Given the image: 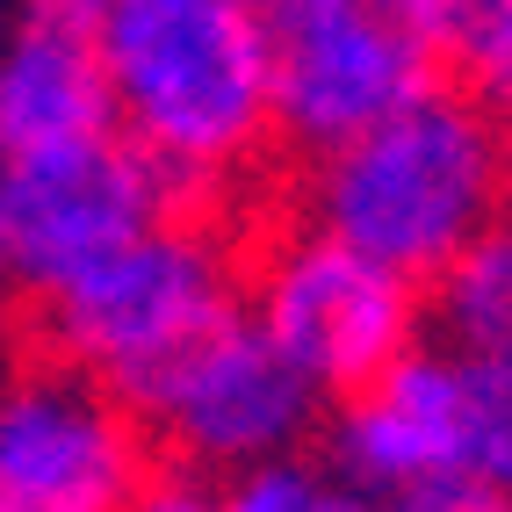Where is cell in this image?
<instances>
[{
	"mask_svg": "<svg viewBox=\"0 0 512 512\" xmlns=\"http://www.w3.org/2000/svg\"><path fill=\"white\" fill-rule=\"evenodd\" d=\"M94 58L116 130L188 210H217L275 152L260 0H109Z\"/></svg>",
	"mask_w": 512,
	"mask_h": 512,
	"instance_id": "1",
	"label": "cell"
},
{
	"mask_svg": "<svg viewBox=\"0 0 512 512\" xmlns=\"http://www.w3.org/2000/svg\"><path fill=\"white\" fill-rule=\"evenodd\" d=\"M512 202L498 116L476 87L440 80L361 138L303 159L296 217L354 253L412 275L419 289Z\"/></svg>",
	"mask_w": 512,
	"mask_h": 512,
	"instance_id": "2",
	"label": "cell"
},
{
	"mask_svg": "<svg viewBox=\"0 0 512 512\" xmlns=\"http://www.w3.org/2000/svg\"><path fill=\"white\" fill-rule=\"evenodd\" d=\"M22 311L37 354L73 361L145 412L166 375L246 311V246L217 224V210H166Z\"/></svg>",
	"mask_w": 512,
	"mask_h": 512,
	"instance_id": "3",
	"label": "cell"
},
{
	"mask_svg": "<svg viewBox=\"0 0 512 512\" xmlns=\"http://www.w3.org/2000/svg\"><path fill=\"white\" fill-rule=\"evenodd\" d=\"M246 318L325 404H339L426 339V289L289 217L246 246Z\"/></svg>",
	"mask_w": 512,
	"mask_h": 512,
	"instance_id": "4",
	"label": "cell"
},
{
	"mask_svg": "<svg viewBox=\"0 0 512 512\" xmlns=\"http://www.w3.org/2000/svg\"><path fill=\"white\" fill-rule=\"evenodd\" d=\"M275 152L318 159L440 87V65L404 0H260Z\"/></svg>",
	"mask_w": 512,
	"mask_h": 512,
	"instance_id": "5",
	"label": "cell"
},
{
	"mask_svg": "<svg viewBox=\"0 0 512 512\" xmlns=\"http://www.w3.org/2000/svg\"><path fill=\"white\" fill-rule=\"evenodd\" d=\"M166 210H188V202L123 130L0 159V289L37 303Z\"/></svg>",
	"mask_w": 512,
	"mask_h": 512,
	"instance_id": "6",
	"label": "cell"
},
{
	"mask_svg": "<svg viewBox=\"0 0 512 512\" xmlns=\"http://www.w3.org/2000/svg\"><path fill=\"white\" fill-rule=\"evenodd\" d=\"M152 462L159 455L145 419L109 383L37 347L8 361L0 375V512H123Z\"/></svg>",
	"mask_w": 512,
	"mask_h": 512,
	"instance_id": "7",
	"label": "cell"
},
{
	"mask_svg": "<svg viewBox=\"0 0 512 512\" xmlns=\"http://www.w3.org/2000/svg\"><path fill=\"white\" fill-rule=\"evenodd\" d=\"M138 419L152 433L159 462H181L217 484L231 469L303 455V440L325 426V397L275 354V339L238 311L152 390V404Z\"/></svg>",
	"mask_w": 512,
	"mask_h": 512,
	"instance_id": "8",
	"label": "cell"
},
{
	"mask_svg": "<svg viewBox=\"0 0 512 512\" xmlns=\"http://www.w3.org/2000/svg\"><path fill=\"white\" fill-rule=\"evenodd\" d=\"M325 469L361 498L469 469V368L440 339H419L375 383L347 390L325 419Z\"/></svg>",
	"mask_w": 512,
	"mask_h": 512,
	"instance_id": "9",
	"label": "cell"
},
{
	"mask_svg": "<svg viewBox=\"0 0 512 512\" xmlns=\"http://www.w3.org/2000/svg\"><path fill=\"white\" fill-rule=\"evenodd\" d=\"M116 130L94 37L15 15L0 29V159Z\"/></svg>",
	"mask_w": 512,
	"mask_h": 512,
	"instance_id": "10",
	"label": "cell"
},
{
	"mask_svg": "<svg viewBox=\"0 0 512 512\" xmlns=\"http://www.w3.org/2000/svg\"><path fill=\"white\" fill-rule=\"evenodd\" d=\"M426 325L448 354L512 368V202L426 282Z\"/></svg>",
	"mask_w": 512,
	"mask_h": 512,
	"instance_id": "11",
	"label": "cell"
},
{
	"mask_svg": "<svg viewBox=\"0 0 512 512\" xmlns=\"http://www.w3.org/2000/svg\"><path fill=\"white\" fill-rule=\"evenodd\" d=\"M419 37L440 65V80L498 94L512 73V0H404Z\"/></svg>",
	"mask_w": 512,
	"mask_h": 512,
	"instance_id": "12",
	"label": "cell"
},
{
	"mask_svg": "<svg viewBox=\"0 0 512 512\" xmlns=\"http://www.w3.org/2000/svg\"><path fill=\"white\" fill-rule=\"evenodd\" d=\"M469 368V476L512 491V368L462 361Z\"/></svg>",
	"mask_w": 512,
	"mask_h": 512,
	"instance_id": "13",
	"label": "cell"
},
{
	"mask_svg": "<svg viewBox=\"0 0 512 512\" xmlns=\"http://www.w3.org/2000/svg\"><path fill=\"white\" fill-rule=\"evenodd\" d=\"M325 491L332 476H318L303 455H275V462L217 476V512H318Z\"/></svg>",
	"mask_w": 512,
	"mask_h": 512,
	"instance_id": "14",
	"label": "cell"
},
{
	"mask_svg": "<svg viewBox=\"0 0 512 512\" xmlns=\"http://www.w3.org/2000/svg\"><path fill=\"white\" fill-rule=\"evenodd\" d=\"M383 512H512V491L455 469V476H433V484H412V491L383 498Z\"/></svg>",
	"mask_w": 512,
	"mask_h": 512,
	"instance_id": "15",
	"label": "cell"
},
{
	"mask_svg": "<svg viewBox=\"0 0 512 512\" xmlns=\"http://www.w3.org/2000/svg\"><path fill=\"white\" fill-rule=\"evenodd\" d=\"M123 512H217V484L181 462H152L145 484L123 498Z\"/></svg>",
	"mask_w": 512,
	"mask_h": 512,
	"instance_id": "16",
	"label": "cell"
},
{
	"mask_svg": "<svg viewBox=\"0 0 512 512\" xmlns=\"http://www.w3.org/2000/svg\"><path fill=\"white\" fill-rule=\"evenodd\" d=\"M101 8H109V0H15V15L51 22V29H80V37H94Z\"/></svg>",
	"mask_w": 512,
	"mask_h": 512,
	"instance_id": "17",
	"label": "cell"
},
{
	"mask_svg": "<svg viewBox=\"0 0 512 512\" xmlns=\"http://www.w3.org/2000/svg\"><path fill=\"white\" fill-rule=\"evenodd\" d=\"M491 101V116H498V145H505V174H512V73L498 80V94H484Z\"/></svg>",
	"mask_w": 512,
	"mask_h": 512,
	"instance_id": "18",
	"label": "cell"
},
{
	"mask_svg": "<svg viewBox=\"0 0 512 512\" xmlns=\"http://www.w3.org/2000/svg\"><path fill=\"white\" fill-rule=\"evenodd\" d=\"M318 512H383V498H361V491H347V484H332Z\"/></svg>",
	"mask_w": 512,
	"mask_h": 512,
	"instance_id": "19",
	"label": "cell"
},
{
	"mask_svg": "<svg viewBox=\"0 0 512 512\" xmlns=\"http://www.w3.org/2000/svg\"><path fill=\"white\" fill-rule=\"evenodd\" d=\"M8 22H15V0H0V29H8Z\"/></svg>",
	"mask_w": 512,
	"mask_h": 512,
	"instance_id": "20",
	"label": "cell"
}]
</instances>
